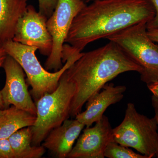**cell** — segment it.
<instances>
[{
    "label": "cell",
    "mask_w": 158,
    "mask_h": 158,
    "mask_svg": "<svg viewBox=\"0 0 158 158\" xmlns=\"http://www.w3.org/2000/svg\"><path fill=\"white\" fill-rule=\"evenodd\" d=\"M155 10L148 0H94L75 17L65 43L81 52L94 41L106 38L142 22Z\"/></svg>",
    "instance_id": "obj_1"
},
{
    "label": "cell",
    "mask_w": 158,
    "mask_h": 158,
    "mask_svg": "<svg viewBox=\"0 0 158 158\" xmlns=\"http://www.w3.org/2000/svg\"><path fill=\"white\" fill-rule=\"evenodd\" d=\"M2 47L23 69L32 87L31 94L36 101L44 94L51 93L56 89L64 73L83 54L65 43L62 52V62L65 64L59 70L51 73L44 68L37 59V48L23 45L12 40L3 43Z\"/></svg>",
    "instance_id": "obj_3"
},
{
    "label": "cell",
    "mask_w": 158,
    "mask_h": 158,
    "mask_svg": "<svg viewBox=\"0 0 158 158\" xmlns=\"http://www.w3.org/2000/svg\"><path fill=\"white\" fill-rule=\"evenodd\" d=\"M2 66L6 75V84L1 90L4 109L14 106L36 115V104L29 92L24 71L21 65L7 55Z\"/></svg>",
    "instance_id": "obj_9"
},
{
    "label": "cell",
    "mask_w": 158,
    "mask_h": 158,
    "mask_svg": "<svg viewBox=\"0 0 158 158\" xmlns=\"http://www.w3.org/2000/svg\"><path fill=\"white\" fill-rule=\"evenodd\" d=\"M147 87L150 91L158 98V82L147 85Z\"/></svg>",
    "instance_id": "obj_22"
},
{
    "label": "cell",
    "mask_w": 158,
    "mask_h": 158,
    "mask_svg": "<svg viewBox=\"0 0 158 158\" xmlns=\"http://www.w3.org/2000/svg\"><path fill=\"white\" fill-rule=\"evenodd\" d=\"M29 0H0V41L13 39L19 19L25 12Z\"/></svg>",
    "instance_id": "obj_13"
},
{
    "label": "cell",
    "mask_w": 158,
    "mask_h": 158,
    "mask_svg": "<svg viewBox=\"0 0 158 158\" xmlns=\"http://www.w3.org/2000/svg\"><path fill=\"white\" fill-rule=\"evenodd\" d=\"M2 67V66L0 65V67ZM3 109H4V103H3L2 93H1V91H0V109H1V110H3Z\"/></svg>",
    "instance_id": "obj_24"
},
{
    "label": "cell",
    "mask_w": 158,
    "mask_h": 158,
    "mask_svg": "<svg viewBox=\"0 0 158 158\" xmlns=\"http://www.w3.org/2000/svg\"><path fill=\"white\" fill-rule=\"evenodd\" d=\"M75 92V86L68 78L65 71L56 89L44 94L36 101V119L31 127L33 145H40L52 130L68 119Z\"/></svg>",
    "instance_id": "obj_4"
},
{
    "label": "cell",
    "mask_w": 158,
    "mask_h": 158,
    "mask_svg": "<svg viewBox=\"0 0 158 158\" xmlns=\"http://www.w3.org/2000/svg\"><path fill=\"white\" fill-rule=\"evenodd\" d=\"M36 119V115L14 106L4 109L0 117V139L9 138L18 130L33 126Z\"/></svg>",
    "instance_id": "obj_14"
},
{
    "label": "cell",
    "mask_w": 158,
    "mask_h": 158,
    "mask_svg": "<svg viewBox=\"0 0 158 158\" xmlns=\"http://www.w3.org/2000/svg\"><path fill=\"white\" fill-rule=\"evenodd\" d=\"M83 1H84L86 3V4H87V3L90 2H91L94 1V0H83Z\"/></svg>",
    "instance_id": "obj_25"
},
{
    "label": "cell",
    "mask_w": 158,
    "mask_h": 158,
    "mask_svg": "<svg viewBox=\"0 0 158 158\" xmlns=\"http://www.w3.org/2000/svg\"><path fill=\"white\" fill-rule=\"evenodd\" d=\"M85 125L77 119H66L52 130L42 145L59 158H68Z\"/></svg>",
    "instance_id": "obj_12"
},
{
    "label": "cell",
    "mask_w": 158,
    "mask_h": 158,
    "mask_svg": "<svg viewBox=\"0 0 158 158\" xmlns=\"http://www.w3.org/2000/svg\"><path fill=\"white\" fill-rule=\"evenodd\" d=\"M142 70L141 66L113 41L83 53L65 71L67 77L75 86L70 116L75 117L81 112L88 100L118 75L131 71L141 73Z\"/></svg>",
    "instance_id": "obj_2"
},
{
    "label": "cell",
    "mask_w": 158,
    "mask_h": 158,
    "mask_svg": "<svg viewBox=\"0 0 158 158\" xmlns=\"http://www.w3.org/2000/svg\"><path fill=\"white\" fill-rule=\"evenodd\" d=\"M158 126L155 116L148 118L140 114L132 103H128L124 118L113 129V141L135 149L147 158L158 153Z\"/></svg>",
    "instance_id": "obj_6"
},
{
    "label": "cell",
    "mask_w": 158,
    "mask_h": 158,
    "mask_svg": "<svg viewBox=\"0 0 158 158\" xmlns=\"http://www.w3.org/2000/svg\"><path fill=\"white\" fill-rule=\"evenodd\" d=\"M151 100L152 107H153L155 113V116L156 119L158 126V98L154 95H152V96ZM156 157L158 158V153L157 155L156 156Z\"/></svg>",
    "instance_id": "obj_21"
},
{
    "label": "cell",
    "mask_w": 158,
    "mask_h": 158,
    "mask_svg": "<svg viewBox=\"0 0 158 158\" xmlns=\"http://www.w3.org/2000/svg\"><path fill=\"white\" fill-rule=\"evenodd\" d=\"M0 158H15L9 138L0 139Z\"/></svg>",
    "instance_id": "obj_18"
},
{
    "label": "cell",
    "mask_w": 158,
    "mask_h": 158,
    "mask_svg": "<svg viewBox=\"0 0 158 158\" xmlns=\"http://www.w3.org/2000/svg\"><path fill=\"white\" fill-rule=\"evenodd\" d=\"M113 141V128L104 115L93 127H86L69 154V158H104L108 144Z\"/></svg>",
    "instance_id": "obj_10"
},
{
    "label": "cell",
    "mask_w": 158,
    "mask_h": 158,
    "mask_svg": "<svg viewBox=\"0 0 158 158\" xmlns=\"http://www.w3.org/2000/svg\"><path fill=\"white\" fill-rule=\"evenodd\" d=\"M147 22L130 26L108 37L142 68L141 80L147 85L158 82V44L147 34Z\"/></svg>",
    "instance_id": "obj_5"
},
{
    "label": "cell",
    "mask_w": 158,
    "mask_h": 158,
    "mask_svg": "<svg viewBox=\"0 0 158 158\" xmlns=\"http://www.w3.org/2000/svg\"><path fill=\"white\" fill-rule=\"evenodd\" d=\"M87 4L83 0H58L47 26L52 38V48L44 63L46 70L57 71L62 68L63 45L75 17Z\"/></svg>",
    "instance_id": "obj_7"
},
{
    "label": "cell",
    "mask_w": 158,
    "mask_h": 158,
    "mask_svg": "<svg viewBox=\"0 0 158 158\" xmlns=\"http://www.w3.org/2000/svg\"><path fill=\"white\" fill-rule=\"evenodd\" d=\"M104 156L108 158H147L114 141L108 144L105 150Z\"/></svg>",
    "instance_id": "obj_16"
},
{
    "label": "cell",
    "mask_w": 158,
    "mask_h": 158,
    "mask_svg": "<svg viewBox=\"0 0 158 158\" xmlns=\"http://www.w3.org/2000/svg\"><path fill=\"white\" fill-rule=\"evenodd\" d=\"M33 131L31 127L21 129L9 138L15 158H40L45 152L42 145L32 144Z\"/></svg>",
    "instance_id": "obj_15"
},
{
    "label": "cell",
    "mask_w": 158,
    "mask_h": 158,
    "mask_svg": "<svg viewBox=\"0 0 158 158\" xmlns=\"http://www.w3.org/2000/svg\"><path fill=\"white\" fill-rule=\"evenodd\" d=\"M147 34L152 41L158 43V29H147Z\"/></svg>",
    "instance_id": "obj_20"
},
{
    "label": "cell",
    "mask_w": 158,
    "mask_h": 158,
    "mask_svg": "<svg viewBox=\"0 0 158 158\" xmlns=\"http://www.w3.org/2000/svg\"><path fill=\"white\" fill-rule=\"evenodd\" d=\"M7 56V54L6 53V51L2 47L0 48V65L1 66H2L3 62Z\"/></svg>",
    "instance_id": "obj_23"
},
{
    "label": "cell",
    "mask_w": 158,
    "mask_h": 158,
    "mask_svg": "<svg viewBox=\"0 0 158 158\" xmlns=\"http://www.w3.org/2000/svg\"><path fill=\"white\" fill-rule=\"evenodd\" d=\"M2 47V43L0 41V48Z\"/></svg>",
    "instance_id": "obj_27"
},
{
    "label": "cell",
    "mask_w": 158,
    "mask_h": 158,
    "mask_svg": "<svg viewBox=\"0 0 158 158\" xmlns=\"http://www.w3.org/2000/svg\"><path fill=\"white\" fill-rule=\"evenodd\" d=\"M3 112H4V110H1V109H0V117L2 115Z\"/></svg>",
    "instance_id": "obj_26"
},
{
    "label": "cell",
    "mask_w": 158,
    "mask_h": 158,
    "mask_svg": "<svg viewBox=\"0 0 158 158\" xmlns=\"http://www.w3.org/2000/svg\"><path fill=\"white\" fill-rule=\"evenodd\" d=\"M48 18L32 5L19 19L12 40L29 46L37 48L40 53L48 57L52 48V38L47 26Z\"/></svg>",
    "instance_id": "obj_8"
},
{
    "label": "cell",
    "mask_w": 158,
    "mask_h": 158,
    "mask_svg": "<svg viewBox=\"0 0 158 158\" xmlns=\"http://www.w3.org/2000/svg\"><path fill=\"white\" fill-rule=\"evenodd\" d=\"M155 10L153 18L147 23V29H158V0H148Z\"/></svg>",
    "instance_id": "obj_19"
},
{
    "label": "cell",
    "mask_w": 158,
    "mask_h": 158,
    "mask_svg": "<svg viewBox=\"0 0 158 158\" xmlns=\"http://www.w3.org/2000/svg\"><path fill=\"white\" fill-rule=\"evenodd\" d=\"M58 0H38L39 11L48 18L52 14Z\"/></svg>",
    "instance_id": "obj_17"
},
{
    "label": "cell",
    "mask_w": 158,
    "mask_h": 158,
    "mask_svg": "<svg viewBox=\"0 0 158 158\" xmlns=\"http://www.w3.org/2000/svg\"><path fill=\"white\" fill-rule=\"evenodd\" d=\"M102 90L86 102V110L75 116L76 119L86 127L100 120L110 106L120 102L124 97L127 88L123 85L115 86L112 83H107Z\"/></svg>",
    "instance_id": "obj_11"
}]
</instances>
